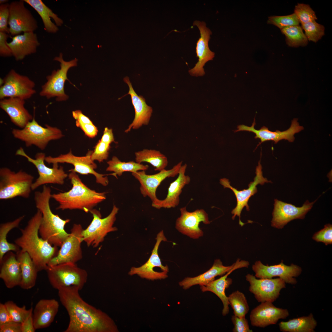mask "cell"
I'll return each mask as SVG.
<instances>
[{"instance_id":"5","label":"cell","mask_w":332,"mask_h":332,"mask_svg":"<svg viewBox=\"0 0 332 332\" xmlns=\"http://www.w3.org/2000/svg\"><path fill=\"white\" fill-rule=\"evenodd\" d=\"M34 177L20 170L17 172L6 167L0 169V199L6 200L17 196L28 198L32 190Z\"/></svg>"},{"instance_id":"20","label":"cell","mask_w":332,"mask_h":332,"mask_svg":"<svg viewBox=\"0 0 332 332\" xmlns=\"http://www.w3.org/2000/svg\"><path fill=\"white\" fill-rule=\"evenodd\" d=\"M180 210L181 215L176 220V229L183 234L194 239L202 237L204 232L199 227L200 223L202 222L205 224H208L211 223L205 210L197 209L189 212L186 207L182 208Z\"/></svg>"},{"instance_id":"48","label":"cell","mask_w":332,"mask_h":332,"mask_svg":"<svg viewBox=\"0 0 332 332\" xmlns=\"http://www.w3.org/2000/svg\"><path fill=\"white\" fill-rule=\"evenodd\" d=\"M76 125L81 128L85 135L90 138L95 137L98 133L97 128L90 119L83 122L76 121Z\"/></svg>"},{"instance_id":"55","label":"cell","mask_w":332,"mask_h":332,"mask_svg":"<svg viewBox=\"0 0 332 332\" xmlns=\"http://www.w3.org/2000/svg\"><path fill=\"white\" fill-rule=\"evenodd\" d=\"M8 2V0H0V4L5 3Z\"/></svg>"},{"instance_id":"49","label":"cell","mask_w":332,"mask_h":332,"mask_svg":"<svg viewBox=\"0 0 332 332\" xmlns=\"http://www.w3.org/2000/svg\"><path fill=\"white\" fill-rule=\"evenodd\" d=\"M231 320L234 325L233 332H252L250 329L247 320L245 317L239 318L234 315L231 316Z\"/></svg>"},{"instance_id":"38","label":"cell","mask_w":332,"mask_h":332,"mask_svg":"<svg viewBox=\"0 0 332 332\" xmlns=\"http://www.w3.org/2000/svg\"><path fill=\"white\" fill-rule=\"evenodd\" d=\"M108 165L106 171L113 172L115 177L121 176L125 172H135L140 171H145L148 169V165H143L133 161L125 162L121 161L117 157L113 156L107 162Z\"/></svg>"},{"instance_id":"8","label":"cell","mask_w":332,"mask_h":332,"mask_svg":"<svg viewBox=\"0 0 332 332\" xmlns=\"http://www.w3.org/2000/svg\"><path fill=\"white\" fill-rule=\"evenodd\" d=\"M119 209L114 205L110 213L106 217L102 218L100 212L93 209L90 211L93 219L90 224L82 232L83 241L88 247H97L104 240L107 234L117 230L113 226L116 219V215Z\"/></svg>"},{"instance_id":"15","label":"cell","mask_w":332,"mask_h":332,"mask_svg":"<svg viewBox=\"0 0 332 332\" xmlns=\"http://www.w3.org/2000/svg\"><path fill=\"white\" fill-rule=\"evenodd\" d=\"M182 164V161L180 162L170 169H164L154 174H147L144 171L132 173L140 184V189L141 194L144 197L148 196L150 198L152 207L157 205L160 200L156 195L157 188L166 178L173 177L178 175Z\"/></svg>"},{"instance_id":"47","label":"cell","mask_w":332,"mask_h":332,"mask_svg":"<svg viewBox=\"0 0 332 332\" xmlns=\"http://www.w3.org/2000/svg\"><path fill=\"white\" fill-rule=\"evenodd\" d=\"M9 4L5 3L0 5V32L10 34L8 27L9 16Z\"/></svg>"},{"instance_id":"23","label":"cell","mask_w":332,"mask_h":332,"mask_svg":"<svg viewBox=\"0 0 332 332\" xmlns=\"http://www.w3.org/2000/svg\"><path fill=\"white\" fill-rule=\"evenodd\" d=\"M289 315L287 309L275 306L272 302H261L251 311L250 318L253 326L264 328L276 324L280 319H284Z\"/></svg>"},{"instance_id":"7","label":"cell","mask_w":332,"mask_h":332,"mask_svg":"<svg viewBox=\"0 0 332 332\" xmlns=\"http://www.w3.org/2000/svg\"><path fill=\"white\" fill-rule=\"evenodd\" d=\"M52 287L57 290L73 286L81 290L87 281L88 273L76 263H65L48 267L46 270Z\"/></svg>"},{"instance_id":"44","label":"cell","mask_w":332,"mask_h":332,"mask_svg":"<svg viewBox=\"0 0 332 332\" xmlns=\"http://www.w3.org/2000/svg\"><path fill=\"white\" fill-rule=\"evenodd\" d=\"M294 13L301 25L317 19L315 12L308 5L298 4L295 6Z\"/></svg>"},{"instance_id":"41","label":"cell","mask_w":332,"mask_h":332,"mask_svg":"<svg viewBox=\"0 0 332 332\" xmlns=\"http://www.w3.org/2000/svg\"><path fill=\"white\" fill-rule=\"evenodd\" d=\"M4 304L12 321L15 322L22 323L33 311L32 307L27 310L25 306L19 307L12 301H7Z\"/></svg>"},{"instance_id":"21","label":"cell","mask_w":332,"mask_h":332,"mask_svg":"<svg viewBox=\"0 0 332 332\" xmlns=\"http://www.w3.org/2000/svg\"><path fill=\"white\" fill-rule=\"evenodd\" d=\"M252 269L255 273V276L259 279H271L279 277L285 282L295 284L297 281L294 277L298 276L301 273V267L293 264L287 265L282 261L277 265L268 266L263 264L260 261H256L252 265Z\"/></svg>"},{"instance_id":"32","label":"cell","mask_w":332,"mask_h":332,"mask_svg":"<svg viewBox=\"0 0 332 332\" xmlns=\"http://www.w3.org/2000/svg\"><path fill=\"white\" fill-rule=\"evenodd\" d=\"M235 263L231 266H224L220 259L215 260L213 265L208 271L193 277H187L179 282L180 286L184 290L196 285H205L213 281L216 277L222 276L231 270Z\"/></svg>"},{"instance_id":"12","label":"cell","mask_w":332,"mask_h":332,"mask_svg":"<svg viewBox=\"0 0 332 332\" xmlns=\"http://www.w3.org/2000/svg\"><path fill=\"white\" fill-rule=\"evenodd\" d=\"M0 83V99L17 97L25 100L36 93L34 82L14 69L11 70Z\"/></svg>"},{"instance_id":"29","label":"cell","mask_w":332,"mask_h":332,"mask_svg":"<svg viewBox=\"0 0 332 332\" xmlns=\"http://www.w3.org/2000/svg\"><path fill=\"white\" fill-rule=\"evenodd\" d=\"M0 278L6 287L11 289L20 286L22 279L20 263L16 254L10 251L5 254L0 263Z\"/></svg>"},{"instance_id":"42","label":"cell","mask_w":332,"mask_h":332,"mask_svg":"<svg viewBox=\"0 0 332 332\" xmlns=\"http://www.w3.org/2000/svg\"><path fill=\"white\" fill-rule=\"evenodd\" d=\"M302 29L305 31V35L307 40L316 42L324 34V26L315 21L310 22L302 25Z\"/></svg>"},{"instance_id":"3","label":"cell","mask_w":332,"mask_h":332,"mask_svg":"<svg viewBox=\"0 0 332 332\" xmlns=\"http://www.w3.org/2000/svg\"><path fill=\"white\" fill-rule=\"evenodd\" d=\"M51 192L50 188L45 185L41 191L34 193L36 207L42 214L39 233L41 237L51 245L60 247L69 235L65 231V227L70 219H63L52 212L49 205Z\"/></svg>"},{"instance_id":"19","label":"cell","mask_w":332,"mask_h":332,"mask_svg":"<svg viewBox=\"0 0 332 332\" xmlns=\"http://www.w3.org/2000/svg\"><path fill=\"white\" fill-rule=\"evenodd\" d=\"M317 200L312 202L307 200L302 207H299L277 199H275L271 226L278 229H282L291 220L304 219Z\"/></svg>"},{"instance_id":"24","label":"cell","mask_w":332,"mask_h":332,"mask_svg":"<svg viewBox=\"0 0 332 332\" xmlns=\"http://www.w3.org/2000/svg\"><path fill=\"white\" fill-rule=\"evenodd\" d=\"M193 25L197 26L200 34L196 47V56L199 59L194 67L190 69L189 72L192 76H201L205 74L203 67L205 64L208 61L212 60L215 56V53L210 49L208 45L210 35L212 32L206 27L205 22L203 21H196L194 22Z\"/></svg>"},{"instance_id":"2","label":"cell","mask_w":332,"mask_h":332,"mask_svg":"<svg viewBox=\"0 0 332 332\" xmlns=\"http://www.w3.org/2000/svg\"><path fill=\"white\" fill-rule=\"evenodd\" d=\"M42 217V213L37 210L25 227L20 229L21 235L14 241L21 250L29 254L38 272L47 270L48 263L58 251L57 247L39 236Z\"/></svg>"},{"instance_id":"30","label":"cell","mask_w":332,"mask_h":332,"mask_svg":"<svg viewBox=\"0 0 332 332\" xmlns=\"http://www.w3.org/2000/svg\"><path fill=\"white\" fill-rule=\"evenodd\" d=\"M59 308V303L55 299L40 300L33 311V322L36 330L49 326L53 322Z\"/></svg>"},{"instance_id":"27","label":"cell","mask_w":332,"mask_h":332,"mask_svg":"<svg viewBox=\"0 0 332 332\" xmlns=\"http://www.w3.org/2000/svg\"><path fill=\"white\" fill-rule=\"evenodd\" d=\"M25 100L17 97L1 99L0 107L9 116L15 125L23 128L33 117L24 107Z\"/></svg>"},{"instance_id":"13","label":"cell","mask_w":332,"mask_h":332,"mask_svg":"<svg viewBox=\"0 0 332 332\" xmlns=\"http://www.w3.org/2000/svg\"><path fill=\"white\" fill-rule=\"evenodd\" d=\"M83 229L81 224H73L69 235L61 246L57 255L49 261L48 267L65 263H76L82 259Z\"/></svg>"},{"instance_id":"52","label":"cell","mask_w":332,"mask_h":332,"mask_svg":"<svg viewBox=\"0 0 332 332\" xmlns=\"http://www.w3.org/2000/svg\"><path fill=\"white\" fill-rule=\"evenodd\" d=\"M33 311L21 323L22 332H34L35 331L36 329L34 324Z\"/></svg>"},{"instance_id":"51","label":"cell","mask_w":332,"mask_h":332,"mask_svg":"<svg viewBox=\"0 0 332 332\" xmlns=\"http://www.w3.org/2000/svg\"><path fill=\"white\" fill-rule=\"evenodd\" d=\"M0 332H22L21 323L13 321L0 325Z\"/></svg>"},{"instance_id":"6","label":"cell","mask_w":332,"mask_h":332,"mask_svg":"<svg viewBox=\"0 0 332 332\" xmlns=\"http://www.w3.org/2000/svg\"><path fill=\"white\" fill-rule=\"evenodd\" d=\"M34 117V113L33 120L23 128L13 129L12 131L14 136L24 142L27 147L34 145L44 150L50 141L59 139L63 136L59 128L46 124L43 127L39 124Z\"/></svg>"},{"instance_id":"54","label":"cell","mask_w":332,"mask_h":332,"mask_svg":"<svg viewBox=\"0 0 332 332\" xmlns=\"http://www.w3.org/2000/svg\"><path fill=\"white\" fill-rule=\"evenodd\" d=\"M101 139L110 144L113 142H116L112 129L109 128L108 127L105 128L103 135Z\"/></svg>"},{"instance_id":"43","label":"cell","mask_w":332,"mask_h":332,"mask_svg":"<svg viewBox=\"0 0 332 332\" xmlns=\"http://www.w3.org/2000/svg\"><path fill=\"white\" fill-rule=\"evenodd\" d=\"M267 23L274 25L281 29L287 27L298 25L299 22L296 15L294 13L286 16L269 17Z\"/></svg>"},{"instance_id":"31","label":"cell","mask_w":332,"mask_h":332,"mask_svg":"<svg viewBox=\"0 0 332 332\" xmlns=\"http://www.w3.org/2000/svg\"><path fill=\"white\" fill-rule=\"evenodd\" d=\"M187 168L186 164L182 165L177 178L170 184L166 197L164 200H160L154 208L157 209L161 208H175L179 204L180 196L182 189L191 181L190 177L185 174Z\"/></svg>"},{"instance_id":"36","label":"cell","mask_w":332,"mask_h":332,"mask_svg":"<svg viewBox=\"0 0 332 332\" xmlns=\"http://www.w3.org/2000/svg\"><path fill=\"white\" fill-rule=\"evenodd\" d=\"M25 217L21 216L14 220L1 223L0 225V263L6 253L10 251L16 253L19 251L20 248L15 243H9L7 240V236L9 231L13 229L18 227Z\"/></svg>"},{"instance_id":"4","label":"cell","mask_w":332,"mask_h":332,"mask_svg":"<svg viewBox=\"0 0 332 332\" xmlns=\"http://www.w3.org/2000/svg\"><path fill=\"white\" fill-rule=\"evenodd\" d=\"M68 175L72 185L69 191L52 194L51 198L59 204L56 208L62 210L79 209L88 213L106 199V192H98L87 187L76 173L71 169Z\"/></svg>"},{"instance_id":"18","label":"cell","mask_w":332,"mask_h":332,"mask_svg":"<svg viewBox=\"0 0 332 332\" xmlns=\"http://www.w3.org/2000/svg\"><path fill=\"white\" fill-rule=\"evenodd\" d=\"M250 284L249 290L259 302H273L279 297L281 290L286 287V283L282 279H257L250 274L246 276Z\"/></svg>"},{"instance_id":"50","label":"cell","mask_w":332,"mask_h":332,"mask_svg":"<svg viewBox=\"0 0 332 332\" xmlns=\"http://www.w3.org/2000/svg\"><path fill=\"white\" fill-rule=\"evenodd\" d=\"M9 37L8 34L0 32V55L3 57L12 56L11 51L8 45L7 40Z\"/></svg>"},{"instance_id":"28","label":"cell","mask_w":332,"mask_h":332,"mask_svg":"<svg viewBox=\"0 0 332 332\" xmlns=\"http://www.w3.org/2000/svg\"><path fill=\"white\" fill-rule=\"evenodd\" d=\"M12 56L17 61H21L27 56L36 53L40 43L34 32L24 33L14 36L12 41L7 43Z\"/></svg>"},{"instance_id":"33","label":"cell","mask_w":332,"mask_h":332,"mask_svg":"<svg viewBox=\"0 0 332 332\" xmlns=\"http://www.w3.org/2000/svg\"><path fill=\"white\" fill-rule=\"evenodd\" d=\"M33 7L41 18L45 31L55 33L59 30L57 26L63 24V20L54 13L41 0H23Z\"/></svg>"},{"instance_id":"34","label":"cell","mask_w":332,"mask_h":332,"mask_svg":"<svg viewBox=\"0 0 332 332\" xmlns=\"http://www.w3.org/2000/svg\"><path fill=\"white\" fill-rule=\"evenodd\" d=\"M16 254L20 264L22 272V279L20 286L23 289H30L36 284L38 271L27 252L21 249Z\"/></svg>"},{"instance_id":"22","label":"cell","mask_w":332,"mask_h":332,"mask_svg":"<svg viewBox=\"0 0 332 332\" xmlns=\"http://www.w3.org/2000/svg\"><path fill=\"white\" fill-rule=\"evenodd\" d=\"M255 124L254 118L251 126L249 127L243 124L239 125L237 126L238 129L235 130L234 132L247 131L253 132L255 134V138H259L261 140L258 146L263 142L269 140L273 141L275 144H277L280 140L283 139L287 140L290 142H293L295 139L294 135L304 129L303 126L299 125L296 119L293 120L290 127L283 131L279 130H276L275 132L271 131L265 126H263L259 130H257L255 128Z\"/></svg>"},{"instance_id":"10","label":"cell","mask_w":332,"mask_h":332,"mask_svg":"<svg viewBox=\"0 0 332 332\" xmlns=\"http://www.w3.org/2000/svg\"><path fill=\"white\" fill-rule=\"evenodd\" d=\"M16 155L26 158L37 169L39 176L32 184V190H35L41 186L47 184L63 185L65 180L68 176L63 167L61 166L59 167L58 163L53 164L51 168L46 166L44 163L46 156L44 153H37L35 156V159H33L25 152L22 147H20L16 152Z\"/></svg>"},{"instance_id":"53","label":"cell","mask_w":332,"mask_h":332,"mask_svg":"<svg viewBox=\"0 0 332 332\" xmlns=\"http://www.w3.org/2000/svg\"><path fill=\"white\" fill-rule=\"evenodd\" d=\"M13 321L5 304H0V325Z\"/></svg>"},{"instance_id":"37","label":"cell","mask_w":332,"mask_h":332,"mask_svg":"<svg viewBox=\"0 0 332 332\" xmlns=\"http://www.w3.org/2000/svg\"><path fill=\"white\" fill-rule=\"evenodd\" d=\"M135 161L141 164L146 162L150 164L154 170L160 171L165 169L168 164L167 157L160 152L156 150L144 149L135 153Z\"/></svg>"},{"instance_id":"25","label":"cell","mask_w":332,"mask_h":332,"mask_svg":"<svg viewBox=\"0 0 332 332\" xmlns=\"http://www.w3.org/2000/svg\"><path fill=\"white\" fill-rule=\"evenodd\" d=\"M249 265L248 262L243 260H240L239 259H238L235 263L233 268L224 275L206 285H200L201 290L203 292H212L220 299L223 305L222 310L223 316H226L229 311V304L227 297L225 293V290L232 284V280L231 279L227 278L228 276L235 270L243 267H248Z\"/></svg>"},{"instance_id":"45","label":"cell","mask_w":332,"mask_h":332,"mask_svg":"<svg viewBox=\"0 0 332 332\" xmlns=\"http://www.w3.org/2000/svg\"><path fill=\"white\" fill-rule=\"evenodd\" d=\"M110 144L101 139L95 146L94 150L92 151L91 156L92 160L101 163L106 160L109 156Z\"/></svg>"},{"instance_id":"17","label":"cell","mask_w":332,"mask_h":332,"mask_svg":"<svg viewBox=\"0 0 332 332\" xmlns=\"http://www.w3.org/2000/svg\"><path fill=\"white\" fill-rule=\"evenodd\" d=\"M23 0L9 4L8 25L10 34L15 36L22 32H34L38 28L37 22Z\"/></svg>"},{"instance_id":"35","label":"cell","mask_w":332,"mask_h":332,"mask_svg":"<svg viewBox=\"0 0 332 332\" xmlns=\"http://www.w3.org/2000/svg\"><path fill=\"white\" fill-rule=\"evenodd\" d=\"M280 330L284 332H314L317 322L312 313L304 316L281 322L279 324Z\"/></svg>"},{"instance_id":"1","label":"cell","mask_w":332,"mask_h":332,"mask_svg":"<svg viewBox=\"0 0 332 332\" xmlns=\"http://www.w3.org/2000/svg\"><path fill=\"white\" fill-rule=\"evenodd\" d=\"M80 290L73 286L58 290L60 300L69 317V324L64 332H118L113 320L105 312L84 301Z\"/></svg>"},{"instance_id":"40","label":"cell","mask_w":332,"mask_h":332,"mask_svg":"<svg viewBox=\"0 0 332 332\" xmlns=\"http://www.w3.org/2000/svg\"><path fill=\"white\" fill-rule=\"evenodd\" d=\"M229 304L233 310L234 315L239 318L245 317L249 310V306L245 295L236 290L227 297Z\"/></svg>"},{"instance_id":"11","label":"cell","mask_w":332,"mask_h":332,"mask_svg":"<svg viewBox=\"0 0 332 332\" xmlns=\"http://www.w3.org/2000/svg\"><path fill=\"white\" fill-rule=\"evenodd\" d=\"M91 151L88 152L85 156H77L73 155L71 150L68 153L61 154L59 156L53 157L51 156H46L45 161L48 164L67 163L72 164L74 168L71 169L76 173L82 175L91 174L95 177L97 183L103 186H107L109 183L108 177L106 176L111 175L114 176L113 173L109 174H103L97 172L94 170L97 166L91 158Z\"/></svg>"},{"instance_id":"16","label":"cell","mask_w":332,"mask_h":332,"mask_svg":"<svg viewBox=\"0 0 332 332\" xmlns=\"http://www.w3.org/2000/svg\"><path fill=\"white\" fill-rule=\"evenodd\" d=\"M262 169V167L260 160L256 168V176L254 178V181L249 184L248 188L247 189L238 190L230 185V182L228 179L223 178L219 180L220 184L223 186L224 188H227L231 189L235 194L237 204L236 207L231 211V213L233 215L232 219L234 220L236 216H238L239 218V224L241 226H243L244 224L240 219L241 212L245 207H246L247 211H249V206L248 204V202L250 198L257 192V186L259 184L263 185L265 183H271V181L268 180L267 178L263 177Z\"/></svg>"},{"instance_id":"39","label":"cell","mask_w":332,"mask_h":332,"mask_svg":"<svg viewBox=\"0 0 332 332\" xmlns=\"http://www.w3.org/2000/svg\"><path fill=\"white\" fill-rule=\"evenodd\" d=\"M281 32L286 36V42L290 46L297 47L305 46L308 40L303 33L301 27L298 25L286 27L281 29Z\"/></svg>"},{"instance_id":"14","label":"cell","mask_w":332,"mask_h":332,"mask_svg":"<svg viewBox=\"0 0 332 332\" xmlns=\"http://www.w3.org/2000/svg\"><path fill=\"white\" fill-rule=\"evenodd\" d=\"M156 239V243L148 260L140 267H132L128 272L129 275L136 274L142 278L152 280L164 279L168 277V267L162 264L158 253L161 243L167 241L163 230L157 235Z\"/></svg>"},{"instance_id":"46","label":"cell","mask_w":332,"mask_h":332,"mask_svg":"<svg viewBox=\"0 0 332 332\" xmlns=\"http://www.w3.org/2000/svg\"><path fill=\"white\" fill-rule=\"evenodd\" d=\"M313 239L317 242H322L326 245L332 243V225L327 224L324 228L315 233L312 237Z\"/></svg>"},{"instance_id":"26","label":"cell","mask_w":332,"mask_h":332,"mask_svg":"<svg viewBox=\"0 0 332 332\" xmlns=\"http://www.w3.org/2000/svg\"><path fill=\"white\" fill-rule=\"evenodd\" d=\"M124 81L128 85L129 90L128 93L123 97L127 95H130L135 111L133 121L124 131L128 133L132 129H137L143 125H147L152 113V109L146 104L145 99L142 96H139L136 93L128 77H125Z\"/></svg>"},{"instance_id":"9","label":"cell","mask_w":332,"mask_h":332,"mask_svg":"<svg viewBox=\"0 0 332 332\" xmlns=\"http://www.w3.org/2000/svg\"><path fill=\"white\" fill-rule=\"evenodd\" d=\"M54 60L60 63V68L54 70L50 75L46 77L47 81L42 86L39 94L47 99L55 97L57 101H66L69 96L64 92L65 81L68 80L73 85L67 78V72L70 68L77 65V59L75 58L70 61H65L63 59L62 53H60L59 56L55 57Z\"/></svg>"}]
</instances>
